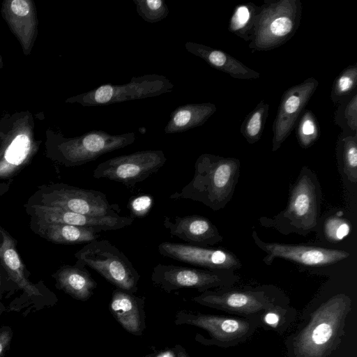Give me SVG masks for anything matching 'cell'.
<instances>
[{
  "mask_svg": "<svg viewBox=\"0 0 357 357\" xmlns=\"http://www.w3.org/2000/svg\"><path fill=\"white\" fill-rule=\"evenodd\" d=\"M240 168L238 158L201 154L195 163L192 180L170 198L198 202L213 211L222 209L234 195Z\"/></svg>",
  "mask_w": 357,
  "mask_h": 357,
  "instance_id": "cell-1",
  "label": "cell"
},
{
  "mask_svg": "<svg viewBox=\"0 0 357 357\" xmlns=\"http://www.w3.org/2000/svg\"><path fill=\"white\" fill-rule=\"evenodd\" d=\"M321 199V185L316 174L303 166L289 188L286 208L273 218L261 217L259 222L261 226L284 235L307 236L317 230Z\"/></svg>",
  "mask_w": 357,
  "mask_h": 357,
  "instance_id": "cell-2",
  "label": "cell"
},
{
  "mask_svg": "<svg viewBox=\"0 0 357 357\" xmlns=\"http://www.w3.org/2000/svg\"><path fill=\"white\" fill-rule=\"evenodd\" d=\"M302 13L300 0H264L248 45L251 52L269 51L284 45L296 34Z\"/></svg>",
  "mask_w": 357,
  "mask_h": 357,
  "instance_id": "cell-3",
  "label": "cell"
},
{
  "mask_svg": "<svg viewBox=\"0 0 357 357\" xmlns=\"http://www.w3.org/2000/svg\"><path fill=\"white\" fill-rule=\"evenodd\" d=\"M350 305V298L343 294L323 303L295 340L296 356L324 357L339 335Z\"/></svg>",
  "mask_w": 357,
  "mask_h": 357,
  "instance_id": "cell-4",
  "label": "cell"
},
{
  "mask_svg": "<svg viewBox=\"0 0 357 357\" xmlns=\"http://www.w3.org/2000/svg\"><path fill=\"white\" fill-rule=\"evenodd\" d=\"M76 264L88 266L109 282L129 293L135 292L140 275L128 258L107 240H95L75 255Z\"/></svg>",
  "mask_w": 357,
  "mask_h": 357,
  "instance_id": "cell-5",
  "label": "cell"
},
{
  "mask_svg": "<svg viewBox=\"0 0 357 357\" xmlns=\"http://www.w3.org/2000/svg\"><path fill=\"white\" fill-rule=\"evenodd\" d=\"M173 83L165 76L147 74L133 77L124 84L110 83L100 85L72 98L83 106L108 105L125 101L143 99L171 92Z\"/></svg>",
  "mask_w": 357,
  "mask_h": 357,
  "instance_id": "cell-6",
  "label": "cell"
},
{
  "mask_svg": "<svg viewBox=\"0 0 357 357\" xmlns=\"http://www.w3.org/2000/svg\"><path fill=\"white\" fill-rule=\"evenodd\" d=\"M151 280L167 292L181 288H195L204 291L211 288L231 287L239 280V276L231 270L158 264L153 268Z\"/></svg>",
  "mask_w": 357,
  "mask_h": 357,
  "instance_id": "cell-7",
  "label": "cell"
},
{
  "mask_svg": "<svg viewBox=\"0 0 357 357\" xmlns=\"http://www.w3.org/2000/svg\"><path fill=\"white\" fill-rule=\"evenodd\" d=\"M38 194V204L83 215H120L119 206L109 202L105 194L100 191L58 183L43 187Z\"/></svg>",
  "mask_w": 357,
  "mask_h": 357,
  "instance_id": "cell-8",
  "label": "cell"
},
{
  "mask_svg": "<svg viewBox=\"0 0 357 357\" xmlns=\"http://www.w3.org/2000/svg\"><path fill=\"white\" fill-rule=\"evenodd\" d=\"M135 139V132L112 135L103 130H91L61 142L57 146L59 160L67 167L82 165L130 145Z\"/></svg>",
  "mask_w": 357,
  "mask_h": 357,
  "instance_id": "cell-9",
  "label": "cell"
},
{
  "mask_svg": "<svg viewBox=\"0 0 357 357\" xmlns=\"http://www.w3.org/2000/svg\"><path fill=\"white\" fill-rule=\"evenodd\" d=\"M166 161L167 158L161 150L139 151L100 163L93 170V176L134 187L157 172Z\"/></svg>",
  "mask_w": 357,
  "mask_h": 357,
  "instance_id": "cell-10",
  "label": "cell"
},
{
  "mask_svg": "<svg viewBox=\"0 0 357 357\" xmlns=\"http://www.w3.org/2000/svg\"><path fill=\"white\" fill-rule=\"evenodd\" d=\"M251 236L255 244L266 253L262 261L268 266L276 259L292 261L307 267L333 265L348 258L349 252L331 248L265 242L253 230Z\"/></svg>",
  "mask_w": 357,
  "mask_h": 357,
  "instance_id": "cell-11",
  "label": "cell"
},
{
  "mask_svg": "<svg viewBox=\"0 0 357 357\" xmlns=\"http://www.w3.org/2000/svg\"><path fill=\"white\" fill-rule=\"evenodd\" d=\"M318 86L315 78L309 77L283 93L273 123L272 151H278L290 135Z\"/></svg>",
  "mask_w": 357,
  "mask_h": 357,
  "instance_id": "cell-12",
  "label": "cell"
},
{
  "mask_svg": "<svg viewBox=\"0 0 357 357\" xmlns=\"http://www.w3.org/2000/svg\"><path fill=\"white\" fill-rule=\"evenodd\" d=\"M158 250L164 257L207 269L235 271L242 266L236 255L225 249L165 241Z\"/></svg>",
  "mask_w": 357,
  "mask_h": 357,
  "instance_id": "cell-13",
  "label": "cell"
},
{
  "mask_svg": "<svg viewBox=\"0 0 357 357\" xmlns=\"http://www.w3.org/2000/svg\"><path fill=\"white\" fill-rule=\"evenodd\" d=\"M229 287L218 291L206 290L192 300L211 307L241 314L258 312L273 306V300L264 289H232Z\"/></svg>",
  "mask_w": 357,
  "mask_h": 357,
  "instance_id": "cell-14",
  "label": "cell"
},
{
  "mask_svg": "<svg viewBox=\"0 0 357 357\" xmlns=\"http://www.w3.org/2000/svg\"><path fill=\"white\" fill-rule=\"evenodd\" d=\"M31 214L36 220L47 223L65 224L94 228L102 231L120 229L131 225L134 218L128 216L89 215L74 213L59 207L34 203Z\"/></svg>",
  "mask_w": 357,
  "mask_h": 357,
  "instance_id": "cell-15",
  "label": "cell"
},
{
  "mask_svg": "<svg viewBox=\"0 0 357 357\" xmlns=\"http://www.w3.org/2000/svg\"><path fill=\"white\" fill-rule=\"evenodd\" d=\"M163 225L172 236L190 245L211 247L223 240L216 226L209 219L199 215L174 218L165 215Z\"/></svg>",
  "mask_w": 357,
  "mask_h": 357,
  "instance_id": "cell-16",
  "label": "cell"
},
{
  "mask_svg": "<svg viewBox=\"0 0 357 357\" xmlns=\"http://www.w3.org/2000/svg\"><path fill=\"white\" fill-rule=\"evenodd\" d=\"M181 323L191 324L207 331L215 340L227 342L240 339L250 331V324L230 317L181 313Z\"/></svg>",
  "mask_w": 357,
  "mask_h": 357,
  "instance_id": "cell-17",
  "label": "cell"
},
{
  "mask_svg": "<svg viewBox=\"0 0 357 357\" xmlns=\"http://www.w3.org/2000/svg\"><path fill=\"white\" fill-rule=\"evenodd\" d=\"M185 47L190 53L202 59L210 66L239 79H255L260 73L244 65L227 52L203 44L187 42Z\"/></svg>",
  "mask_w": 357,
  "mask_h": 357,
  "instance_id": "cell-18",
  "label": "cell"
},
{
  "mask_svg": "<svg viewBox=\"0 0 357 357\" xmlns=\"http://www.w3.org/2000/svg\"><path fill=\"white\" fill-rule=\"evenodd\" d=\"M211 102L191 103L177 107L170 114L165 133L176 134L202 126L216 112Z\"/></svg>",
  "mask_w": 357,
  "mask_h": 357,
  "instance_id": "cell-19",
  "label": "cell"
},
{
  "mask_svg": "<svg viewBox=\"0 0 357 357\" xmlns=\"http://www.w3.org/2000/svg\"><path fill=\"white\" fill-rule=\"evenodd\" d=\"M35 220L36 226L35 230L40 236L55 243L87 244L98 240L102 231L94 228Z\"/></svg>",
  "mask_w": 357,
  "mask_h": 357,
  "instance_id": "cell-20",
  "label": "cell"
},
{
  "mask_svg": "<svg viewBox=\"0 0 357 357\" xmlns=\"http://www.w3.org/2000/svg\"><path fill=\"white\" fill-rule=\"evenodd\" d=\"M59 287L73 298L86 301L93 294L97 283L84 266L64 265L55 274Z\"/></svg>",
  "mask_w": 357,
  "mask_h": 357,
  "instance_id": "cell-21",
  "label": "cell"
},
{
  "mask_svg": "<svg viewBox=\"0 0 357 357\" xmlns=\"http://www.w3.org/2000/svg\"><path fill=\"white\" fill-rule=\"evenodd\" d=\"M0 263L11 280L29 296H40L38 289L26 278L24 265L15 244L7 232L0 227Z\"/></svg>",
  "mask_w": 357,
  "mask_h": 357,
  "instance_id": "cell-22",
  "label": "cell"
},
{
  "mask_svg": "<svg viewBox=\"0 0 357 357\" xmlns=\"http://www.w3.org/2000/svg\"><path fill=\"white\" fill-rule=\"evenodd\" d=\"M142 299L120 289L113 291L110 308L118 321L123 328L132 333L141 331L142 321L139 303Z\"/></svg>",
  "mask_w": 357,
  "mask_h": 357,
  "instance_id": "cell-23",
  "label": "cell"
},
{
  "mask_svg": "<svg viewBox=\"0 0 357 357\" xmlns=\"http://www.w3.org/2000/svg\"><path fill=\"white\" fill-rule=\"evenodd\" d=\"M6 17L14 31L26 48L31 40L34 31L32 6L26 0H13L6 6Z\"/></svg>",
  "mask_w": 357,
  "mask_h": 357,
  "instance_id": "cell-24",
  "label": "cell"
},
{
  "mask_svg": "<svg viewBox=\"0 0 357 357\" xmlns=\"http://www.w3.org/2000/svg\"><path fill=\"white\" fill-rule=\"evenodd\" d=\"M338 169L347 181H357V134L351 135L340 132L335 145Z\"/></svg>",
  "mask_w": 357,
  "mask_h": 357,
  "instance_id": "cell-25",
  "label": "cell"
},
{
  "mask_svg": "<svg viewBox=\"0 0 357 357\" xmlns=\"http://www.w3.org/2000/svg\"><path fill=\"white\" fill-rule=\"evenodd\" d=\"M259 11V6L253 2L238 4L229 19L228 30L238 38L250 41Z\"/></svg>",
  "mask_w": 357,
  "mask_h": 357,
  "instance_id": "cell-26",
  "label": "cell"
},
{
  "mask_svg": "<svg viewBox=\"0 0 357 357\" xmlns=\"http://www.w3.org/2000/svg\"><path fill=\"white\" fill-rule=\"evenodd\" d=\"M268 109L269 105L264 100H261L241 123L240 132L249 144H255L261 139Z\"/></svg>",
  "mask_w": 357,
  "mask_h": 357,
  "instance_id": "cell-27",
  "label": "cell"
},
{
  "mask_svg": "<svg viewBox=\"0 0 357 357\" xmlns=\"http://www.w3.org/2000/svg\"><path fill=\"white\" fill-rule=\"evenodd\" d=\"M334 113V123L342 133L357 134V90L340 102Z\"/></svg>",
  "mask_w": 357,
  "mask_h": 357,
  "instance_id": "cell-28",
  "label": "cell"
},
{
  "mask_svg": "<svg viewBox=\"0 0 357 357\" xmlns=\"http://www.w3.org/2000/svg\"><path fill=\"white\" fill-rule=\"evenodd\" d=\"M357 63L344 68L333 81L331 99L335 106L357 90Z\"/></svg>",
  "mask_w": 357,
  "mask_h": 357,
  "instance_id": "cell-29",
  "label": "cell"
},
{
  "mask_svg": "<svg viewBox=\"0 0 357 357\" xmlns=\"http://www.w3.org/2000/svg\"><path fill=\"white\" fill-rule=\"evenodd\" d=\"M321 129L314 114L310 109L304 110L297 122L296 137L303 149L312 146L320 137Z\"/></svg>",
  "mask_w": 357,
  "mask_h": 357,
  "instance_id": "cell-30",
  "label": "cell"
},
{
  "mask_svg": "<svg viewBox=\"0 0 357 357\" xmlns=\"http://www.w3.org/2000/svg\"><path fill=\"white\" fill-rule=\"evenodd\" d=\"M138 15L146 22H159L169 14L167 5L162 0H133Z\"/></svg>",
  "mask_w": 357,
  "mask_h": 357,
  "instance_id": "cell-31",
  "label": "cell"
},
{
  "mask_svg": "<svg viewBox=\"0 0 357 357\" xmlns=\"http://www.w3.org/2000/svg\"><path fill=\"white\" fill-rule=\"evenodd\" d=\"M350 229L351 226L347 220L334 215L326 220L324 231L328 241L337 243L349 234Z\"/></svg>",
  "mask_w": 357,
  "mask_h": 357,
  "instance_id": "cell-32",
  "label": "cell"
},
{
  "mask_svg": "<svg viewBox=\"0 0 357 357\" xmlns=\"http://www.w3.org/2000/svg\"><path fill=\"white\" fill-rule=\"evenodd\" d=\"M153 204V199L149 195H142L132 199L130 204L131 218H142L148 214Z\"/></svg>",
  "mask_w": 357,
  "mask_h": 357,
  "instance_id": "cell-33",
  "label": "cell"
},
{
  "mask_svg": "<svg viewBox=\"0 0 357 357\" xmlns=\"http://www.w3.org/2000/svg\"><path fill=\"white\" fill-rule=\"evenodd\" d=\"M11 337L12 334L9 330H3L0 332V357H1L9 345Z\"/></svg>",
  "mask_w": 357,
  "mask_h": 357,
  "instance_id": "cell-34",
  "label": "cell"
},
{
  "mask_svg": "<svg viewBox=\"0 0 357 357\" xmlns=\"http://www.w3.org/2000/svg\"><path fill=\"white\" fill-rule=\"evenodd\" d=\"M279 319V315L273 312H268L264 317L266 323L271 326H275L278 324Z\"/></svg>",
  "mask_w": 357,
  "mask_h": 357,
  "instance_id": "cell-35",
  "label": "cell"
},
{
  "mask_svg": "<svg viewBox=\"0 0 357 357\" xmlns=\"http://www.w3.org/2000/svg\"><path fill=\"white\" fill-rule=\"evenodd\" d=\"M153 357H174V354L172 351H165L158 354Z\"/></svg>",
  "mask_w": 357,
  "mask_h": 357,
  "instance_id": "cell-36",
  "label": "cell"
},
{
  "mask_svg": "<svg viewBox=\"0 0 357 357\" xmlns=\"http://www.w3.org/2000/svg\"><path fill=\"white\" fill-rule=\"evenodd\" d=\"M10 188V184L2 183H0V197L5 194Z\"/></svg>",
  "mask_w": 357,
  "mask_h": 357,
  "instance_id": "cell-37",
  "label": "cell"
},
{
  "mask_svg": "<svg viewBox=\"0 0 357 357\" xmlns=\"http://www.w3.org/2000/svg\"><path fill=\"white\" fill-rule=\"evenodd\" d=\"M178 357H188L184 351L181 349L177 351Z\"/></svg>",
  "mask_w": 357,
  "mask_h": 357,
  "instance_id": "cell-38",
  "label": "cell"
},
{
  "mask_svg": "<svg viewBox=\"0 0 357 357\" xmlns=\"http://www.w3.org/2000/svg\"><path fill=\"white\" fill-rule=\"evenodd\" d=\"M1 57H0V63H1Z\"/></svg>",
  "mask_w": 357,
  "mask_h": 357,
  "instance_id": "cell-39",
  "label": "cell"
}]
</instances>
